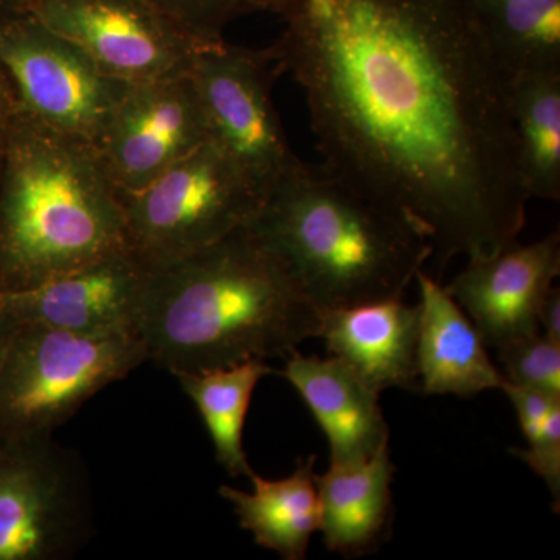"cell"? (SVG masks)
Wrapping results in <instances>:
<instances>
[{
    "label": "cell",
    "instance_id": "f1b7e54d",
    "mask_svg": "<svg viewBox=\"0 0 560 560\" xmlns=\"http://www.w3.org/2000/svg\"><path fill=\"white\" fill-rule=\"evenodd\" d=\"M7 451V442L0 436V458H2L3 453Z\"/></svg>",
    "mask_w": 560,
    "mask_h": 560
},
{
    "label": "cell",
    "instance_id": "277c9868",
    "mask_svg": "<svg viewBox=\"0 0 560 560\" xmlns=\"http://www.w3.org/2000/svg\"><path fill=\"white\" fill-rule=\"evenodd\" d=\"M127 245L124 198L88 140L18 110L0 160V293Z\"/></svg>",
    "mask_w": 560,
    "mask_h": 560
},
{
    "label": "cell",
    "instance_id": "3957f363",
    "mask_svg": "<svg viewBox=\"0 0 560 560\" xmlns=\"http://www.w3.org/2000/svg\"><path fill=\"white\" fill-rule=\"evenodd\" d=\"M246 226L320 312L405 298L434 253L410 220L320 164L272 187Z\"/></svg>",
    "mask_w": 560,
    "mask_h": 560
},
{
    "label": "cell",
    "instance_id": "52a82bcc",
    "mask_svg": "<svg viewBox=\"0 0 560 560\" xmlns=\"http://www.w3.org/2000/svg\"><path fill=\"white\" fill-rule=\"evenodd\" d=\"M282 73L272 47L249 49L223 43L197 51L189 75L200 98L209 142L267 197L304 167L294 154L275 102Z\"/></svg>",
    "mask_w": 560,
    "mask_h": 560
},
{
    "label": "cell",
    "instance_id": "8fae6325",
    "mask_svg": "<svg viewBox=\"0 0 560 560\" xmlns=\"http://www.w3.org/2000/svg\"><path fill=\"white\" fill-rule=\"evenodd\" d=\"M206 142L208 125L187 72L128 83L95 149L109 179L127 197Z\"/></svg>",
    "mask_w": 560,
    "mask_h": 560
},
{
    "label": "cell",
    "instance_id": "83f0119b",
    "mask_svg": "<svg viewBox=\"0 0 560 560\" xmlns=\"http://www.w3.org/2000/svg\"><path fill=\"white\" fill-rule=\"evenodd\" d=\"M27 11L28 0H0V21L11 20Z\"/></svg>",
    "mask_w": 560,
    "mask_h": 560
},
{
    "label": "cell",
    "instance_id": "e0dca14e",
    "mask_svg": "<svg viewBox=\"0 0 560 560\" xmlns=\"http://www.w3.org/2000/svg\"><path fill=\"white\" fill-rule=\"evenodd\" d=\"M389 442L364 463L316 474L324 545L342 558L371 555L389 539L394 521Z\"/></svg>",
    "mask_w": 560,
    "mask_h": 560
},
{
    "label": "cell",
    "instance_id": "4fadbf2b",
    "mask_svg": "<svg viewBox=\"0 0 560 560\" xmlns=\"http://www.w3.org/2000/svg\"><path fill=\"white\" fill-rule=\"evenodd\" d=\"M147 268L127 243L33 289L0 293V300L18 323L80 334L136 331Z\"/></svg>",
    "mask_w": 560,
    "mask_h": 560
},
{
    "label": "cell",
    "instance_id": "44dd1931",
    "mask_svg": "<svg viewBox=\"0 0 560 560\" xmlns=\"http://www.w3.org/2000/svg\"><path fill=\"white\" fill-rule=\"evenodd\" d=\"M518 167L529 198L560 200V72L510 84Z\"/></svg>",
    "mask_w": 560,
    "mask_h": 560
},
{
    "label": "cell",
    "instance_id": "30bf717a",
    "mask_svg": "<svg viewBox=\"0 0 560 560\" xmlns=\"http://www.w3.org/2000/svg\"><path fill=\"white\" fill-rule=\"evenodd\" d=\"M28 11L124 83L183 75L202 49L149 0H28Z\"/></svg>",
    "mask_w": 560,
    "mask_h": 560
},
{
    "label": "cell",
    "instance_id": "9c48e42d",
    "mask_svg": "<svg viewBox=\"0 0 560 560\" xmlns=\"http://www.w3.org/2000/svg\"><path fill=\"white\" fill-rule=\"evenodd\" d=\"M0 66L22 113L94 145L128 84L102 72L77 44L31 11L0 21Z\"/></svg>",
    "mask_w": 560,
    "mask_h": 560
},
{
    "label": "cell",
    "instance_id": "ba28073f",
    "mask_svg": "<svg viewBox=\"0 0 560 560\" xmlns=\"http://www.w3.org/2000/svg\"><path fill=\"white\" fill-rule=\"evenodd\" d=\"M90 482L54 436L7 444L0 458V560H68L91 540Z\"/></svg>",
    "mask_w": 560,
    "mask_h": 560
},
{
    "label": "cell",
    "instance_id": "484cf974",
    "mask_svg": "<svg viewBox=\"0 0 560 560\" xmlns=\"http://www.w3.org/2000/svg\"><path fill=\"white\" fill-rule=\"evenodd\" d=\"M539 330L545 337L552 341L560 342V290L552 287L541 302L539 316Z\"/></svg>",
    "mask_w": 560,
    "mask_h": 560
},
{
    "label": "cell",
    "instance_id": "5b68a950",
    "mask_svg": "<svg viewBox=\"0 0 560 560\" xmlns=\"http://www.w3.org/2000/svg\"><path fill=\"white\" fill-rule=\"evenodd\" d=\"M149 361L138 334L20 323L0 363V436H54L91 397Z\"/></svg>",
    "mask_w": 560,
    "mask_h": 560
},
{
    "label": "cell",
    "instance_id": "9a60e30c",
    "mask_svg": "<svg viewBox=\"0 0 560 560\" xmlns=\"http://www.w3.org/2000/svg\"><path fill=\"white\" fill-rule=\"evenodd\" d=\"M279 374L298 390L326 434L330 466L364 463L389 442L381 396L342 361L294 350Z\"/></svg>",
    "mask_w": 560,
    "mask_h": 560
},
{
    "label": "cell",
    "instance_id": "7402d4cb",
    "mask_svg": "<svg viewBox=\"0 0 560 560\" xmlns=\"http://www.w3.org/2000/svg\"><path fill=\"white\" fill-rule=\"evenodd\" d=\"M501 390L517 412L528 448H511L550 489L555 510L560 504V397L521 388L504 381Z\"/></svg>",
    "mask_w": 560,
    "mask_h": 560
},
{
    "label": "cell",
    "instance_id": "ac0fdd59",
    "mask_svg": "<svg viewBox=\"0 0 560 560\" xmlns=\"http://www.w3.org/2000/svg\"><path fill=\"white\" fill-rule=\"evenodd\" d=\"M315 463V455L300 458L293 474L279 480H268L253 471L250 492L232 486H221L219 490L234 508L242 529L253 534L259 547L285 560L307 558L312 536L319 530Z\"/></svg>",
    "mask_w": 560,
    "mask_h": 560
},
{
    "label": "cell",
    "instance_id": "603a6c76",
    "mask_svg": "<svg viewBox=\"0 0 560 560\" xmlns=\"http://www.w3.org/2000/svg\"><path fill=\"white\" fill-rule=\"evenodd\" d=\"M200 46L223 43L232 22L257 13L278 14L282 0H149Z\"/></svg>",
    "mask_w": 560,
    "mask_h": 560
},
{
    "label": "cell",
    "instance_id": "5bb4252c",
    "mask_svg": "<svg viewBox=\"0 0 560 560\" xmlns=\"http://www.w3.org/2000/svg\"><path fill=\"white\" fill-rule=\"evenodd\" d=\"M420 305L393 298L324 311L318 338L381 396L386 389L420 393Z\"/></svg>",
    "mask_w": 560,
    "mask_h": 560
},
{
    "label": "cell",
    "instance_id": "7c38bea8",
    "mask_svg": "<svg viewBox=\"0 0 560 560\" xmlns=\"http://www.w3.org/2000/svg\"><path fill=\"white\" fill-rule=\"evenodd\" d=\"M560 275V235L530 245L511 243L467 260L445 290L480 331L488 348H501L539 330L540 305Z\"/></svg>",
    "mask_w": 560,
    "mask_h": 560
},
{
    "label": "cell",
    "instance_id": "d6986e66",
    "mask_svg": "<svg viewBox=\"0 0 560 560\" xmlns=\"http://www.w3.org/2000/svg\"><path fill=\"white\" fill-rule=\"evenodd\" d=\"M508 83L560 72V0H470Z\"/></svg>",
    "mask_w": 560,
    "mask_h": 560
},
{
    "label": "cell",
    "instance_id": "d4e9b609",
    "mask_svg": "<svg viewBox=\"0 0 560 560\" xmlns=\"http://www.w3.org/2000/svg\"><path fill=\"white\" fill-rule=\"evenodd\" d=\"M18 110H20V105H18L16 92H14L5 70L0 66V160H2L3 151L9 142L11 127L16 119Z\"/></svg>",
    "mask_w": 560,
    "mask_h": 560
},
{
    "label": "cell",
    "instance_id": "4316f807",
    "mask_svg": "<svg viewBox=\"0 0 560 560\" xmlns=\"http://www.w3.org/2000/svg\"><path fill=\"white\" fill-rule=\"evenodd\" d=\"M18 320L11 315L9 308L5 307L2 300H0V363L5 357L7 348H9L11 337L18 327Z\"/></svg>",
    "mask_w": 560,
    "mask_h": 560
},
{
    "label": "cell",
    "instance_id": "6da1fadb",
    "mask_svg": "<svg viewBox=\"0 0 560 560\" xmlns=\"http://www.w3.org/2000/svg\"><path fill=\"white\" fill-rule=\"evenodd\" d=\"M272 44L323 165L419 228L440 271L518 241L510 83L470 0H282Z\"/></svg>",
    "mask_w": 560,
    "mask_h": 560
},
{
    "label": "cell",
    "instance_id": "ffe728a7",
    "mask_svg": "<svg viewBox=\"0 0 560 560\" xmlns=\"http://www.w3.org/2000/svg\"><path fill=\"white\" fill-rule=\"evenodd\" d=\"M272 372L267 361L250 359L215 370L173 374L200 411L217 463L231 477L249 478L254 471L243 447V430L254 390Z\"/></svg>",
    "mask_w": 560,
    "mask_h": 560
},
{
    "label": "cell",
    "instance_id": "cb8c5ba5",
    "mask_svg": "<svg viewBox=\"0 0 560 560\" xmlns=\"http://www.w3.org/2000/svg\"><path fill=\"white\" fill-rule=\"evenodd\" d=\"M495 350L504 381L560 397V342L537 331Z\"/></svg>",
    "mask_w": 560,
    "mask_h": 560
},
{
    "label": "cell",
    "instance_id": "8992f818",
    "mask_svg": "<svg viewBox=\"0 0 560 560\" xmlns=\"http://www.w3.org/2000/svg\"><path fill=\"white\" fill-rule=\"evenodd\" d=\"M124 198L125 238L147 265L194 253L246 226L264 195L212 142Z\"/></svg>",
    "mask_w": 560,
    "mask_h": 560
},
{
    "label": "cell",
    "instance_id": "2e32d148",
    "mask_svg": "<svg viewBox=\"0 0 560 560\" xmlns=\"http://www.w3.org/2000/svg\"><path fill=\"white\" fill-rule=\"evenodd\" d=\"M418 372L420 393L429 396H478L503 386L488 345L445 287L419 271Z\"/></svg>",
    "mask_w": 560,
    "mask_h": 560
},
{
    "label": "cell",
    "instance_id": "7a4b0ae2",
    "mask_svg": "<svg viewBox=\"0 0 560 560\" xmlns=\"http://www.w3.org/2000/svg\"><path fill=\"white\" fill-rule=\"evenodd\" d=\"M323 312L248 226L149 265L135 330L162 370L198 372L287 359L318 338Z\"/></svg>",
    "mask_w": 560,
    "mask_h": 560
}]
</instances>
